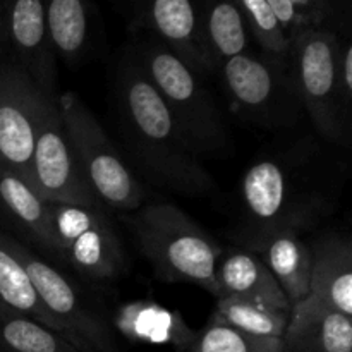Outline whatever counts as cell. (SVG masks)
<instances>
[{
    "label": "cell",
    "instance_id": "30bf717a",
    "mask_svg": "<svg viewBox=\"0 0 352 352\" xmlns=\"http://www.w3.org/2000/svg\"><path fill=\"white\" fill-rule=\"evenodd\" d=\"M48 96L17 65L3 60L0 69V168L30 184L31 158L43 102Z\"/></svg>",
    "mask_w": 352,
    "mask_h": 352
},
{
    "label": "cell",
    "instance_id": "603a6c76",
    "mask_svg": "<svg viewBox=\"0 0 352 352\" xmlns=\"http://www.w3.org/2000/svg\"><path fill=\"white\" fill-rule=\"evenodd\" d=\"M0 308L14 309L31 316L41 325L60 333L57 323L41 305L40 296L31 284L23 263L3 243L2 232H0Z\"/></svg>",
    "mask_w": 352,
    "mask_h": 352
},
{
    "label": "cell",
    "instance_id": "ba28073f",
    "mask_svg": "<svg viewBox=\"0 0 352 352\" xmlns=\"http://www.w3.org/2000/svg\"><path fill=\"white\" fill-rule=\"evenodd\" d=\"M30 186L48 203L100 206L82 175L55 100L43 102L31 158Z\"/></svg>",
    "mask_w": 352,
    "mask_h": 352
},
{
    "label": "cell",
    "instance_id": "9a60e30c",
    "mask_svg": "<svg viewBox=\"0 0 352 352\" xmlns=\"http://www.w3.org/2000/svg\"><path fill=\"white\" fill-rule=\"evenodd\" d=\"M282 352H352V320L339 311L301 301L291 309Z\"/></svg>",
    "mask_w": 352,
    "mask_h": 352
},
{
    "label": "cell",
    "instance_id": "9c48e42d",
    "mask_svg": "<svg viewBox=\"0 0 352 352\" xmlns=\"http://www.w3.org/2000/svg\"><path fill=\"white\" fill-rule=\"evenodd\" d=\"M230 102L241 116L277 122L284 117L282 107L299 103L287 72V60L265 54L244 52L219 67Z\"/></svg>",
    "mask_w": 352,
    "mask_h": 352
},
{
    "label": "cell",
    "instance_id": "d4e9b609",
    "mask_svg": "<svg viewBox=\"0 0 352 352\" xmlns=\"http://www.w3.org/2000/svg\"><path fill=\"white\" fill-rule=\"evenodd\" d=\"M186 352H282V339L251 337L212 315Z\"/></svg>",
    "mask_w": 352,
    "mask_h": 352
},
{
    "label": "cell",
    "instance_id": "8fae6325",
    "mask_svg": "<svg viewBox=\"0 0 352 352\" xmlns=\"http://www.w3.org/2000/svg\"><path fill=\"white\" fill-rule=\"evenodd\" d=\"M0 47L45 96L57 100V57L41 0H0Z\"/></svg>",
    "mask_w": 352,
    "mask_h": 352
},
{
    "label": "cell",
    "instance_id": "d6986e66",
    "mask_svg": "<svg viewBox=\"0 0 352 352\" xmlns=\"http://www.w3.org/2000/svg\"><path fill=\"white\" fill-rule=\"evenodd\" d=\"M55 57L78 64L93 36L91 0H41Z\"/></svg>",
    "mask_w": 352,
    "mask_h": 352
},
{
    "label": "cell",
    "instance_id": "7a4b0ae2",
    "mask_svg": "<svg viewBox=\"0 0 352 352\" xmlns=\"http://www.w3.org/2000/svg\"><path fill=\"white\" fill-rule=\"evenodd\" d=\"M127 223L158 278L195 284L219 298L217 267L223 250L191 217L172 203H150Z\"/></svg>",
    "mask_w": 352,
    "mask_h": 352
},
{
    "label": "cell",
    "instance_id": "6da1fadb",
    "mask_svg": "<svg viewBox=\"0 0 352 352\" xmlns=\"http://www.w3.org/2000/svg\"><path fill=\"white\" fill-rule=\"evenodd\" d=\"M116 110L127 151L151 184L182 196L215 192V179L191 150L133 54L117 69Z\"/></svg>",
    "mask_w": 352,
    "mask_h": 352
},
{
    "label": "cell",
    "instance_id": "4316f807",
    "mask_svg": "<svg viewBox=\"0 0 352 352\" xmlns=\"http://www.w3.org/2000/svg\"><path fill=\"white\" fill-rule=\"evenodd\" d=\"M337 95L346 126L351 129L352 107V45L340 40L339 57H337Z\"/></svg>",
    "mask_w": 352,
    "mask_h": 352
},
{
    "label": "cell",
    "instance_id": "e0dca14e",
    "mask_svg": "<svg viewBox=\"0 0 352 352\" xmlns=\"http://www.w3.org/2000/svg\"><path fill=\"white\" fill-rule=\"evenodd\" d=\"M244 208L256 222V230L274 227H296L291 213V184L282 165L274 160L254 164L244 174L243 188Z\"/></svg>",
    "mask_w": 352,
    "mask_h": 352
},
{
    "label": "cell",
    "instance_id": "cb8c5ba5",
    "mask_svg": "<svg viewBox=\"0 0 352 352\" xmlns=\"http://www.w3.org/2000/svg\"><path fill=\"white\" fill-rule=\"evenodd\" d=\"M0 352H79L55 330L31 316L0 308Z\"/></svg>",
    "mask_w": 352,
    "mask_h": 352
},
{
    "label": "cell",
    "instance_id": "7c38bea8",
    "mask_svg": "<svg viewBox=\"0 0 352 352\" xmlns=\"http://www.w3.org/2000/svg\"><path fill=\"white\" fill-rule=\"evenodd\" d=\"M136 17L141 28L151 31L192 71L203 78L215 72L203 40L201 7L195 0H136Z\"/></svg>",
    "mask_w": 352,
    "mask_h": 352
},
{
    "label": "cell",
    "instance_id": "5bb4252c",
    "mask_svg": "<svg viewBox=\"0 0 352 352\" xmlns=\"http://www.w3.org/2000/svg\"><path fill=\"white\" fill-rule=\"evenodd\" d=\"M309 291L302 301L352 318V246L346 237H322L311 246Z\"/></svg>",
    "mask_w": 352,
    "mask_h": 352
},
{
    "label": "cell",
    "instance_id": "4fadbf2b",
    "mask_svg": "<svg viewBox=\"0 0 352 352\" xmlns=\"http://www.w3.org/2000/svg\"><path fill=\"white\" fill-rule=\"evenodd\" d=\"M251 253L260 256L284 291L289 305L296 306L308 296L311 278V246L299 237L296 227L282 226L254 230L250 236Z\"/></svg>",
    "mask_w": 352,
    "mask_h": 352
},
{
    "label": "cell",
    "instance_id": "3957f363",
    "mask_svg": "<svg viewBox=\"0 0 352 352\" xmlns=\"http://www.w3.org/2000/svg\"><path fill=\"white\" fill-rule=\"evenodd\" d=\"M131 54L164 100L191 150L199 158L226 153L230 138L205 78L157 38L141 41Z\"/></svg>",
    "mask_w": 352,
    "mask_h": 352
},
{
    "label": "cell",
    "instance_id": "ac0fdd59",
    "mask_svg": "<svg viewBox=\"0 0 352 352\" xmlns=\"http://www.w3.org/2000/svg\"><path fill=\"white\" fill-rule=\"evenodd\" d=\"M217 285H219V298L236 296V298L263 302L282 311L292 309L284 291L267 265L251 251L243 250L222 254L217 267Z\"/></svg>",
    "mask_w": 352,
    "mask_h": 352
},
{
    "label": "cell",
    "instance_id": "83f0119b",
    "mask_svg": "<svg viewBox=\"0 0 352 352\" xmlns=\"http://www.w3.org/2000/svg\"><path fill=\"white\" fill-rule=\"evenodd\" d=\"M267 3L270 6V9L274 10L275 16H277L278 23L284 28L285 34H287V38L291 40V43L292 40L298 36L299 31L308 28L305 24V21H302V17L299 16L298 9H296L294 3H292L291 0H267Z\"/></svg>",
    "mask_w": 352,
    "mask_h": 352
},
{
    "label": "cell",
    "instance_id": "44dd1931",
    "mask_svg": "<svg viewBox=\"0 0 352 352\" xmlns=\"http://www.w3.org/2000/svg\"><path fill=\"white\" fill-rule=\"evenodd\" d=\"M117 327L129 339L151 344H189L195 333L189 332L182 320L153 302H133L117 311Z\"/></svg>",
    "mask_w": 352,
    "mask_h": 352
},
{
    "label": "cell",
    "instance_id": "7402d4cb",
    "mask_svg": "<svg viewBox=\"0 0 352 352\" xmlns=\"http://www.w3.org/2000/svg\"><path fill=\"white\" fill-rule=\"evenodd\" d=\"M213 316L251 337L282 339L291 318V311H282L251 299L222 296L217 298Z\"/></svg>",
    "mask_w": 352,
    "mask_h": 352
},
{
    "label": "cell",
    "instance_id": "8992f818",
    "mask_svg": "<svg viewBox=\"0 0 352 352\" xmlns=\"http://www.w3.org/2000/svg\"><path fill=\"white\" fill-rule=\"evenodd\" d=\"M340 38L322 28H305L292 40L287 72L299 103L318 133L333 143H346V126L337 95V57Z\"/></svg>",
    "mask_w": 352,
    "mask_h": 352
},
{
    "label": "cell",
    "instance_id": "f546056e",
    "mask_svg": "<svg viewBox=\"0 0 352 352\" xmlns=\"http://www.w3.org/2000/svg\"><path fill=\"white\" fill-rule=\"evenodd\" d=\"M3 60H6V57H3L2 47H0V69H2V64H3Z\"/></svg>",
    "mask_w": 352,
    "mask_h": 352
},
{
    "label": "cell",
    "instance_id": "f1b7e54d",
    "mask_svg": "<svg viewBox=\"0 0 352 352\" xmlns=\"http://www.w3.org/2000/svg\"><path fill=\"white\" fill-rule=\"evenodd\" d=\"M298 9L299 16L302 17L308 28H323L327 16H329V6L327 0H291Z\"/></svg>",
    "mask_w": 352,
    "mask_h": 352
},
{
    "label": "cell",
    "instance_id": "5b68a950",
    "mask_svg": "<svg viewBox=\"0 0 352 352\" xmlns=\"http://www.w3.org/2000/svg\"><path fill=\"white\" fill-rule=\"evenodd\" d=\"M2 239L23 263L41 305L57 323L64 339L79 352H119L105 316L67 275L34 254L21 241L7 234H2Z\"/></svg>",
    "mask_w": 352,
    "mask_h": 352
},
{
    "label": "cell",
    "instance_id": "277c9868",
    "mask_svg": "<svg viewBox=\"0 0 352 352\" xmlns=\"http://www.w3.org/2000/svg\"><path fill=\"white\" fill-rule=\"evenodd\" d=\"M57 110L82 175L102 208L136 212L146 191L78 93L57 95Z\"/></svg>",
    "mask_w": 352,
    "mask_h": 352
},
{
    "label": "cell",
    "instance_id": "ffe728a7",
    "mask_svg": "<svg viewBox=\"0 0 352 352\" xmlns=\"http://www.w3.org/2000/svg\"><path fill=\"white\" fill-rule=\"evenodd\" d=\"M201 31L215 72L250 48V31L236 0H210L201 10Z\"/></svg>",
    "mask_w": 352,
    "mask_h": 352
},
{
    "label": "cell",
    "instance_id": "2e32d148",
    "mask_svg": "<svg viewBox=\"0 0 352 352\" xmlns=\"http://www.w3.org/2000/svg\"><path fill=\"white\" fill-rule=\"evenodd\" d=\"M0 213L28 243L57 260L50 203L6 168H0Z\"/></svg>",
    "mask_w": 352,
    "mask_h": 352
},
{
    "label": "cell",
    "instance_id": "484cf974",
    "mask_svg": "<svg viewBox=\"0 0 352 352\" xmlns=\"http://www.w3.org/2000/svg\"><path fill=\"white\" fill-rule=\"evenodd\" d=\"M236 2L239 3L241 12L246 21L250 36L254 38L258 47L261 48V54L287 60L291 40L267 0H236Z\"/></svg>",
    "mask_w": 352,
    "mask_h": 352
},
{
    "label": "cell",
    "instance_id": "52a82bcc",
    "mask_svg": "<svg viewBox=\"0 0 352 352\" xmlns=\"http://www.w3.org/2000/svg\"><path fill=\"white\" fill-rule=\"evenodd\" d=\"M57 261L89 282H109L126 267L116 227L100 206L50 203Z\"/></svg>",
    "mask_w": 352,
    "mask_h": 352
}]
</instances>
